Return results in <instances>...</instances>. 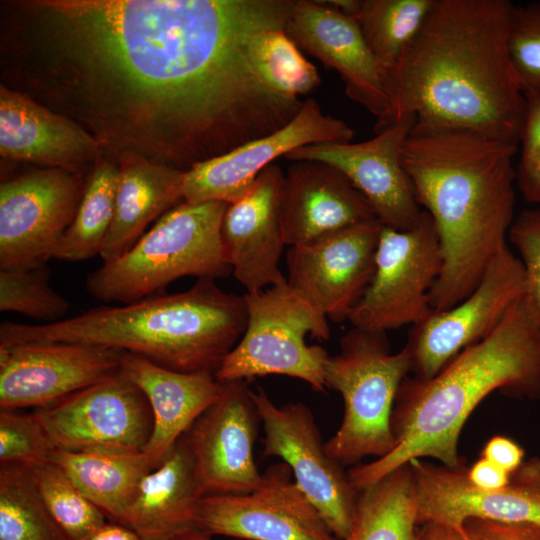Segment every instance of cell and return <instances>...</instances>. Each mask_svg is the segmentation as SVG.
Wrapping results in <instances>:
<instances>
[{"instance_id":"obj_40","label":"cell","mask_w":540,"mask_h":540,"mask_svg":"<svg viewBox=\"0 0 540 540\" xmlns=\"http://www.w3.org/2000/svg\"><path fill=\"white\" fill-rule=\"evenodd\" d=\"M468 540H540V526L469 518L463 524Z\"/></svg>"},{"instance_id":"obj_12","label":"cell","mask_w":540,"mask_h":540,"mask_svg":"<svg viewBox=\"0 0 540 540\" xmlns=\"http://www.w3.org/2000/svg\"><path fill=\"white\" fill-rule=\"evenodd\" d=\"M83 189L77 176L60 168L1 182L0 270H30L54 258Z\"/></svg>"},{"instance_id":"obj_7","label":"cell","mask_w":540,"mask_h":540,"mask_svg":"<svg viewBox=\"0 0 540 540\" xmlns=\"http://www.w3.org/2000/svg\"><path fill=\"white\" fill-rule=\"evenodd\" d=\"M411 373L404 346L391 353L385 332L352 327L340 340V352L325 361V382L340 393L344 415L325 443L327 454L340 465L367 456H386L395 446L391 415L397 391Z\"/></svg>"},{"instance_id":"obj_19","label":"cell","mask_w":540,"mask_h":540,"mask_svg":"<svg viewBox=\"0 0 540 540\" xmlns=\"http://www.w3.org/2000/svg\"><path fill=\"white\" fill-rule=\"evenodd\" d=\"M121 352L61 342L0 346V409L50 406L119 373Z\"/></svg>"},{"instance_id":"obj_10","label":"cell","mask_w":540,"mask_h":540,"mask_svg":"<svg viewBox=\"0 0 540 540\" xmlns=\"http://www.w3.org/2000/svg\"><path fill=\"white\" fill-rule=\"evenodd\" d=\"M251 396L264 427L263 456L281 458L331 531L348 539L358 492L342 465L327 454L309 407L302 402L278 406L262 387L251 390Z\"/></svg>"},{"instance_id":"obj_43","label":"cell","mask_w":540,"mask_h":540,"mask_svg":"<svg viewBox=\"0 0 540 540\" xmlns=\"http://www.w3.org/2000/svg\"><path fill=\"white\" fill-rule=\"evenodd\" d=\"M415 540H468L464 531L439 523L427 522L417 526Z\"/></svg>"},{"instance_id":"obj_33","label":"cell","mask_w":540,"mask_h":540,"mask_svg":"<svg viewBox=\"0 0 540 540\" xmlns=\"http://www.w3.org/2000/svg\"><path fill=\"white\" fill-rule=\"evenodd\" d=\"M33 471L43 502L71 540H87L106 523L105 514L56 463L41 462Z\"/></svg>"},{"instance_id":"obj_30","label":"cell","mask_w":540,"mask_h":540,"mask_svg":"<svg viewBox=\"0 0 540 540\" xmlns=\"http://www.w3.org/2000/svg\"><path fill=\"white\" fill-rule=\"evenodd\" d=\"M119 177L120 167L111 162L94 168L54 259L77 262L100 254L114 218Z\"/></svg>"},{"instance_id":"obj_38","label":"cell","mask_w":540,"mask_h":540,"mask_svg":"<svg viewBox=\"0 0 540 540\" xmlns=\"http://www.w3.org/2000/svg\"><path fill=\"white\" fill-rule=\"evenodd\" d=\"M516 184L524 200L540 207V88L524 90Z\"/></svg>"},{"instance_id":"obj_35","label":"cell","mask_w":540,"mask_h":540,"mask_svg":"<svg viewBox=\"0 0 540 540\" xmlns=\"http://www.w3.org/2000/svg\"><path fill=\"white\" fill-rule=\"evenodd\" d=\"M257 58L268 82L284 94L300 98L321 83L316 67L304 57L284 29H271L261 35Z\"/></svg>"},{"instance_id":"obj_25","label":"cell","mask_w":540,"mask_h":540,"mask_svg":"<svg viewBox=\"0 0 540 540\" xmlns=\"http://www.w3.org/2000/svg\"><path fill=\"white\" fill-rule=\"evenodd\" d=\"M98 141L82 127L27 97L0 87V153L72 171L93 158Z\"/></svg>"},{"instance_id":"obj_24","label":"cell","mask_w":540,"mask_h":540,"mask_svg":"<svg viewBox=\"0 0 540 540\" xmlns=\"http://www.w3.org/2000/svg\"><path fill=\"white\" fill-rule=\"evenodd\" d=\"M121 372L146 396L153 430L144 449L157 467L192 423L220 396L222 383L213 374L182 373L135 353L122 351Z\"/></svg>"},{"instance_id":"obj_37","label":"cell","mask_w":540,"mask_h":540,"mask_svg":"<svg viewBox=\"0 0 540 540\" xmlns=\"http://www.w3.org/2000/svg\"><path fill=\"white\" fill-rule=\"evenodd\" d=\"M508 48L523 90L540 88V2L514 5Z\"/></svg>"},{"instance_id":"obj_6","label":"cell","mask_w":540,"mask_h":540,"mask_svg":"<svg viewBox=\"0 0 540 540\" xmlns=\"http://www.w3.org/2000/svg\"><path fill=\"white\" fill-rule=\"evenodd\" d=\"M227 206L219 201H182L125 254L90 273L86 290L104 303L130 304L185 276L225 278L232 271L221 241Z\"/></svg>"},{"instance_id":"obj_14","label":"cell","mask_w":540,"mask_h":540,"mask_svg":"<svg viewBox=\"0 0 540 540\" xmlns=\"http://www.w3.org/2000/svg\"><path fill=\"white\" fill-rule=\"evenodd\" d=\"M263 484L245 494L200 499L196 527L209 535L241 540H341L291 481L287 464L271 466Z\"/></svg>"},{"instance_id":"obj_9","label":"cell","mask_w":540,"mask_h":540,"mask_svg":"<svg viewBox=\"0 0 540 540\" xmlns=\"http://www.w3.org/2000/svg\"><path fill=\"white\" fill-rule=\"evenodd\" d=\"M442 266L439 236L425 210L407 230L383 226L373 277L348 319L352 327L386 333L424 321L433 313L429 294Z\"/></svg>"},{"instance_id":"obj_41","label":"cell","mask_w":540,"mask_h":540,"mask_svg":"<svg viewBox=\"0 0 540 540\" xmlns=\"http://www.w3.org/2000/svg\"><path fill=\"white\" fill-rule=\"evenodd\" d=\"M524 456V449L513 439L503 435L490 438L481 453V457L510 474H513L522 465L525 460Z\"/></svg>"},{"instance_id":"obj_16","label":"cell","mask_w":540,"mask_h":540,"mask_svg":"<svg viewBox=\"0 0 540 540\" xmlns=\"http://www.w3.org/2000/svg\"><path fill=\"white\" fill-rule=\"evenodd\" d=\"M414 478L418 525L434 522L463 531L469 518L540 526V457L524 460L509 484L496 491L474 488L466 466L449 468L415 459Z\"/></svg>"},{"instance_id":"obj_34","label":"cell","mask_w":540,"mask_h":540,"mask_svg":"<svg viewBox=\"0 0 540 540\" xmlns=\"http://www.w3.org/2000/svg\"><path fill=\"white\" fill-rule=\"evenodd\" d=\"M46 265L30 270H0V310L21 313L44 324L61 321L70 304L49 285Z\"/></svg>"},{"instance_id":"obj_39","label":"cell","mask_w":540,"mask_h":540,"mask_svg":"<svg viewBox=\"0 0 540 540\" xmlns=\"http://www.w3.org/2000/svg\"><path fill=\"white\" fill-rule=\"evenodd\" d=\"M508 239L525 272L524 303L540 325V207L523 210L513 220Z\"/></svg>"},{"instance_id":"obj_45","label":"cell","mask_w":540,"mask_h":540,"mask_svg":"<svg viewBox=\"0 0 540 540\" xmlns=\"http://www.w3.org/2000/svg\"><path fill=\"white\" fill-rule=\"evenodd\" d=\"M171 540H211V537L202 531L195 529L181 534Z\"/></svg>"},{"instance_id":"obj_13","label":"cell","mask_w":540,"mask_h":540,"mask_svg":"<svg viewBox=\"0 0 540 540\" xmlns=\"http://www.w3.org/2000/svg\"><path fill=\"white\" fill-rule=\"evenodd\" d=\"M524 294L522 262L507 245L465 299L411 326L405 347L413 377L434 376L461 351L487 337Z\"/></svg>"},{"instance_id":"obj_8","label":"cell","mask_w":540,"mask_h":540,"mask_svg":"<svg viewBox=\"0 0 540 540\" xmlns=\"http://www.w3.org/2000/svg\"><path fill=\"white\" fill-rule=\"evenodd\" d=\"M247 321L236 346L214 376L219 382L284 375L323 392L326 350L307 345L306 336L327 340L328 318L287 280L263 290L245 293Z\"/></svg>"},{"instance_id":"obj_32","label":"cell","mask_w":540,"mask_h":540,"mask_svg":"<svg viewBox=\"0 0 540 540\" xmlns=\"http://www.w3.org/2000/svg\"><path fill=\"white\" fill-rule=\"evenodd\" d=\"M434 0H361L356 19L383 75L399 61Z\"/></svg>"},{"instance_id":"obj_15","label":"cell","mask_w":540,"mask_h":540,"mask_svg":"<svg viewBox=\"0 0 540 540\" xmlns=\"http://www.w3.org/2000/svg\"><path fill=\"white\" fill-rule=\"evenodd\" d=\"M222 383L219 398L183 434L203 496L245 494L264 482L254 461L259 414L243 380Z\"/></svg>"},{"instance_id":"obj_2","label":"cell","mask_w":540,"mask_h":540,"mask_svg":"<svg viewBox=\"0 0 540 540\" xmlns=\"http://www.w3.org/2000/svg\"><path fill=\"white\" fill-rule=\"evenodd\" d=\"M508 0H434L398 63L383 75L394 121L458 129L518 146L524 90L514 70Z\"/></svg>"},{"instance_id":"obj_44","label":"cell","mask_w":540,"mask_h":540,"mask_svg":"<svg viewBox=\"0 0 540 540\" xmlns=\"http://www.w3.org/2000/svg\"><path fill=\"white\" fill-rule=\"evenodd\" d=\"M87 540H143L128 526L113 522L105 523Z\"/></svg>"},{"instance_id":"obj_36","label":"cell","mask_w":540,"mask_h":540,"mask_svg":"<svg viewBox=\"0 0 540 540\" xmlns=\"http://www.w3.org/2000/svg\"><path fill=\"white\" fill-rule=\"evenodd\" d=\"M55 449L35 413L0 409V464L35 466Z\"/></svg>"},{"instance_id":"obj_4","label":"cell","mask_w":540,"mask_h":540,"mask_svg":"<svg viewBox=\"0 0 540 540\" xmlns=\"http://www.w3.org/2000/svg\"><path fill=\"white\" fill-rule=\"evenodd\" d=\"M495 391L540 400V325L523 297L487 337L461 351L434 376H407L402 381L391 415L394 448L351 468L350 482L359 492L425 457L449 468L461 467L460 433L477 405Z\"/></svg>"},{"instance_id":"obj_17","label":"cell","mask_w":540,"mask_h":540,"mask_svg":"<svg viewBox=\"0 0 540 540\" xmlns=\"http://www.w3.org/2000/svg\"><path fill=\"white\" fill-rule=\"evenodd\" d=\"M355 130L326 115L314 98L303 101L297 115L279 130L243 144L185 172L183 201L232 204L254 185L260 173L280 156L303 146L351 142Z\"/></svg>"},{"instance_id":"obj_26","label":"cell","mask_w":540,"mask_h":540,"mask_svg":"<svg viewBox=\"0 0 540 540\" xmlns=\"http://www.w3.org/2000/svg\"><path fill=\"white\" fill-rule=\"evenodd\" d=\"M202 497L191 453L181 437L144 477L126 526L143 540H171L197 529L196 512Z\"/></svg>"},{"instance_id":"obj_5","label":"cell","mask_w":540,"mask_h":540,"mask_svg":"<svg viewBox=\"0 0 540 540\" xmlns=\"http://www.w3.org/2000/svg\"><path fill=\"white\" fill-rule=\"evenodd\" d=\"M244 296L198 279L183 292L101 305L48 324H0V346L81 343L127 351L182 373L215 374L242 337Z\"/></svg>"},{"instance_id":"obj_18","label":"cell","mask_w":540,"mask_h":540,"mask_svg":"<svg viewBox=\"0 0 540 540\" xmlns=\"http://www.w3.org/2000/svg\"><path fill=\"white\" fill-rule=\"evenodd\" d=\"M415 122V117L403 116L371 139L307 145L285 158L320 161L337 168L365 196L384 226L407 230L423 211L402 163L403 144Z\"/></svg>"},{"instance_id":"obj_20","label":"cell","mask_w":540,"mask_h":540,"mask_svg":"<svg viewBox=\"0 0 540 540\" xmlns=\"http://www.w3.org/2000/svg\"><path fill=\"white\" fill-rule=\"evenodd\" d=\"M383 226L373 219L289 247L287 283L328 319L348 320L373 277Z\"/></svg>"},{"instance_id":"obj_47","label":"cell","mask_w":540,"mask_h":540,"mask_svg":"<svg viewBox=\"0 0 540 540\" xmlns=\"http://www.w3.org/2000/svg\"><path fill=\"white\" fill-rule=\"evenodd\" d=\"M347 540H350L349 538Z\"/></svg>"},{"instance_id":"obj_27","label":"cell","mask_w":540,"mask_h":540,"mask_svg":"<svg viewBox=\"0 0 540 540\" xmlns=\"http://www.w3.org/2000/svg\"><path fill=\"white\" fill-rule=\"evenodd\" d=\"M184 174L141 156L123 160L114 218L99 254L103 263L125 254L152 220L183 201Z\"/></svg>"},{"instance_id":"obj_23","label":"cell","mask_w":540,"mask_h":540,"mask_svg":"<svg viewBox=\"0 0 540 540\" xmlns=\"http://www.w3.org/2000/svg\"><path fill=\"white\" fill-rule=\"evenodd\" d=\"M280 218L289 247L377 219L368 200L345 174L314 160L293 161L284 173Z\"/></svg>"},{"instance_id":"obj_3","label":"cell","mask_w":540,"mask_h":540,"mask_svg":"<svg viewBox=\"0 0 540 540\" xmlns=\"http://www.w3.org/2000/svg\"><path fill=\"white\" fill-rule=\"evenodd\" d=\"M517 152V145L466 130L412 128L406 138L402 163L442 250V270L429 294L433 313L465 299L507 246Z\"/></svg>"},{"instance_id":"obj_11","label":"cell","mask_w":540,"mask_h":540,"mask_svg":"<svg viewBox=\"0 0 540 540\" xmlns=\"http://www.w3.org/2000/svg\"><path fill=\"white\" fill-rule=\"evenodd\" d=\"M34 413L66 451L143 452L153 430L146 396L121 371Z\"/></svg>"},{"instance_id":"obj_29","label":"cell","mask_w":540,"mask_h":540,"mask_svg":"<svg viewBox=\"0 0 540 540\" xmlns=\"http://www.w3.org/2000/svg\"><path fill=\"white\" fill-rule=\"evenodd\" d=\"M415 485L410 464L358 492L350 540H415ZM347 540V539H346Z\"/></svg>"},{"instance_id":"obj_28","label":"cell","mask_w":540,"mask_h":540,"mask_svg":"<svg viewBox=\"0 0 540 540\" xmlns=\"http://www.w3.org/2000/svg\"><path fill=\"white\" fill-rule=\"evenodd\" d=\"M113 522L126 526L144 477L156 467L144 452L66 451L49 458Z\"/></svg>"},{"instance_id":"obj_22","label":"cell","mask_w":540,"mask_h":540,"mask_svg":"<svg viewBox=\"0 0 540 540\" xmlns=\"http://www.w3.org/2000/svg\"><path fill=\"white\" fill-rule=\"evenodd\" d=\"M283 180L281 168L269 165L242 198L228 204L222 219L225 256L246 293L286 280L279 267L286 246L280 218Z\"/></svg>"},{"instance_id":"obj_42","label":"cell","mask_w":540,"mask_h":540,"mask_svg":"<svg viewBox=\"0 0 540 540\" xmlns=\"http://www.w3.org/2000/svg\"><path fill=\"white\" fill-rule=\"evenodd\" d=\"M512 474L506 472L484 457H480L469 468L466 467V478L476 489L496 491L506 487Z\"/></svg>"},{"instance_id":"obj_46","label":"cell","mask_w":540,"mask_h":540,"mask_svg":"<svg viewBox=\"0 0 540 540\" xmlns=\"http://www.w3.org/2000/svg\"><path fill=\"white\" fill-rule=\"evenodd\" d=\"M231 540H241V539H233V538H232Z\"/></svg>"},{"instance_id":"obj_31","label":"cell","mask_w":540,"mask_h":540,"mask_svg":"<svg viewBox=\"0 0 540 540\" xmlns=\"http://www.w3.org/2000/svg\"><path fill=\"white\" fill-rule=\"evenodd\" d=\"M0 540H71L43 502L33 466L0 464Z\"/></svg>"},{"instance_id":"obj_21","label":"cell","mask_w":540,"mask_h":540,"mask_svg":"<svg viewBox=\"0 0 540 540\" xmlns=\"http://www.w3.org/2000/svg\"><path fill=\"white\" fill-rule=\"evenodd\" d=\"M285 32L299 49L339 73L347 96L377 117V132L394 122L383 73L355 17L325 1L295 0Z\"/></svg>"},{"instance_id":"obj_1","label":"cell","mask_w":540,"mask_h":540,"mask_svg":"<svg viewBox=\"0 0 540 540\" xmlns=\"http://www.w3.org/2000/svg\"><path fill=\"white\" fill-rule=\"evenodd\" d=\"M34 5L104 136L182 171L287 125L303 101L257 62L294 0H44Z\"/></svg>"}]
</instances>
